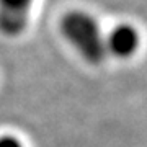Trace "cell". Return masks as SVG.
Wrapping results in <instances>:
<instances>
[{
  "mask_svg": "<svg viewBox=\"0 0 147 147\" xmlns=\"http://www.w3.org/2000/svg\"><path fill=\"white\" fill-rule=\"evenodd\" d=\"M61 31L70 46L90 64H100L105 59L106 46L100 26L92 15L82 10L67 11L61 20Z\"/></svg>",
  "mask_w": 147,
  "mask_h": 147,
  "instance_id": "obj_1",
  "label": "cell"
},
{
  "mask_svg": "<svg viewBox=\"0 0 147 147\" xmlns=\"http://www.w3.org/2000/svg\"><path fill=\"white\" fill-rule=\"evenodd\" d=\"M31 0H0V33L18 36L28 23Z\"/></svg>",
  "mask_w": 147,
  "mask_h": 147,
  "instance_id": "obj_2",
  "label": "cell"
},
{
  "mask_svg": "<svg viewBox=\"0 0 147 147\" xmlns=\"http://www.w3.org/2000/svg\"><path fill=\"white\" fill-rule=\"evenodd\" d=\"M105 46L116 57H131L139 47V33L131 25L121 23L111 30Z\"/></svg>",
  "mask_w": 147,
  "mask_h": 147,
  "instance_id": "obj_3",
  "label": "cell"
},
{
  "mask_svg": "<svg viewBox=\"0 0 147 147\" xmlns=\"http://www.w3.org/2000/svg\"><path fill=\"white\" fill-rule=\"evenodd\" d=\"M0 147H23L20 139L13 136H2L0 137Z\"/></svg>",
  "mask_w": 147,
  "mask_h": 147,
  "instance_id": "obj_4",
  "label": "cell"
}]
</instances>
